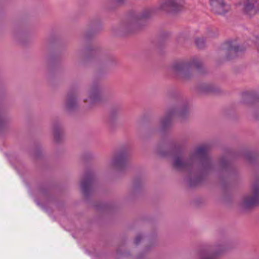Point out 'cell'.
<instances>
[{
	"label": "cell",
	"mask_w": 259,
	"mask_h": 259,
	"mask_svg": "<svg viewBox=\"0 0 259 259\" xmlns=\"http://www.w3.org/2000/svg\"><path fill=\"white\" fill-rule=\"evenodd\" d=\"M242 11L248 17L252 18L258 13V2L257 0H243Z\"/></svg>",
	"instance_id": "cell-15"
},
{
	"label": "cell",
	"mask_w": 259,
	"mask_h": 259,
	"mask_svg": "<svg viewBox=\"0 0 259 259\" xmlns=\"http://www.w3.org/2000/svg\"><path fill=\"white\" fill-rule=\"evenodd\" d=\"M95 174L92 171H88L83 175L80 183L81 193L85 198H89L93 192L94 186H95Z\"/></svg>",
	"instance_id": "cell-11"
},
{
	"label": "cell",
	"mask_w": 259,
	"mask_h": 259,
	"mask_svg": "<svg viewBox=\"0 0 259 259\" xmlns=\"http://www.w3.org/2000/svg\"><path fill=\"white\" fill-rule=\"evenodd\" d=\"M221 170V183L223 192L227 199H231L233 191L238 182V174L234 166L227 159L221 158L220 160Z\"/></svg>",
	"instance_id": "cell-6"
},
{
	"label": "cell",
	"mask_w": 259,
	"mask_h": 259,
	"mask_svg": "<svg viewBox=\"0 0 259 259\" xmlns=\"http://www.w3.org/2000/svg\"><path fill=\"white\" fill-rule=\"evenodd\" d=\"M150 10L132 11L126 13L115 25L113 34L118 37H128L143 31L151 19Z\"/></svg>",
	"instance_id": "cell-4"
},
{
	"label": "cell",
	"mask_w": 259,
	"mask_h": 259,
	"mask_svg": "<svg viewBox=\"0 0 259 259\" xmlns=\"http://www.w3.org/2000/svg\"><path fill=\"white\" fill-rule=\"evenodd\" d=\"M195 45L197 49L200 51H204L207 48V42L204 37L198 36L195 39Z\"/></svg>",
	"instance_id": "cell-23"
},
{
	"label": "cell",
	"mask_w": 259,
	"mask_h": 259,
	"mask_svg": "<svg viewBox=\"0 0 259 259\" xmlns=\"http://www.w3.org/2000/svg\"><path fill=\"white\" fill-rule=\"evenodd\" d=\"M103 28V22L101 19H95L91 21L88 25L84 32V38L88 41L93 40L101 32Z\"/></svg>",
	"instance_id": "cell-12"
},
{
	"label": "cell",
	"mask_w": 259,
	"mask_h": 259,
	"mask_svg": "<svg viewBox=\"0 0 259 259\" xmlns=\"http://www.w3.org/2000/svg\"><path fill=\"white\" fill-rule=\"evenodd\" d=\"M131 160V151L128 145L119 147L113 154L111 160V166L118 172L126 170Z\"/></svg>",
	"instance_id": "cell-8"
},
{
	"label": "cell",
	"mask_w": 259,
	"mask_h": 259,
	"mask_svg": "<svg viewBox=\"0 0 259 259\" xmlns=\"http://www.w3.org/2000/svg\"><path fill=\"white\" fill-rule=\"evenodd\" d=\"M157 238V227L151 218H139L127 228L116 248L120 259H139L145 257L154 248Z\"/></svg>",
	"instance_id": "cell-1"
},
{
	"label": "cell",
	"mask_w": 259,
	"mask_h": 259,
	"mask_svg": "<svg viewBox=\"0 0 259 259\" xmlns=\"http://www.w3.org/2000/svg\"><path fill=\"white\" fill-rule=\"evenodd\" d=\"M241 102L246 106H254L258 102V95L255 91L247 90L241 94Z\"/></svg>",
	"instance_id": "cell-17"
},
{
	"label": "cell",
	"mask_w": 259,
	"mask_h": 259,
	"mask_svg": "<svg viewBox=\"0 0 259 259\" xmlns=\"http://www.w3.org/2000/svg\"><path fill=\"white\" fill-rule=\"evenodd\" d=\"M78 104V92L75 87H72L66 98V107L69 111H74Z\"/></svg>",
	"instance_id": "cell-16"
},
{
	"label": "cell",
	"mask_w": 259,
	"mask_h": 259,
	"mask_svg": "<svg viewBox=\"0 0 259 259\" xmlns=\"http://www.w3.org/2000/svg\"><path fill=\"white\" fill-rule=\"evenodd\" d=\"M245 47L236 39H230L221 44L219 54L225 61H233L241 58L245 54Z\"/></svg>",
	"instance_id": "cell-7"
},
{
	"label": "cell",
	"mask_w": 259,
	"mask_h": 259,
	"mask_svg": "<svg viewBox=\"0 0 259 259\" xmlns=\"http://www.w3.org/2000/svg\"><path fill=\"white\" fill-rule=\"evenodd\" d=\"M192 62V66H193L194 69H195V72L198 73H203L204 72V66L202 62L198 59L193 58L191 60Z\"/></svg>",
	"instance_id": "cell-22"
},
{
	"label": "cell",
	"mask_w": 259,
	"mask_h": 259,
	"mask_svg": "<svg viewBox=\"0 0 259 259\" xmlns=\"http://www.w3.org/2000/svg\"><path fill=\"white\" fill-rule=\"evenodd\" d=\"M210 9L213 14L224 16L230 11V7L226 0H210Z\"/></svg>",
	"instance_id": "cell-13"
},
{
	"label": "cell",
	"mask_w": 259,
	"mask_h": 259,
	"mask_svg": "<svg viewBox=\"0 0 259 259\" xmlns=\"http://www.w3.org/2000/svg\"><path fill=\"white\" fill-rule=\"evenodd\" d=\"M210 168V148L207 145H200L192 154L187 177L188 185L192 188L201 186L208 177Z\"/></svg>",
	"instance_id": "cell-3"
},
{
	"label": "cell",
	"mask_w": 259,
	"mask_h": 259,
	"mask_svg": "<svg viewBox=\"0 0 259 259\" xmlns=\"http://www.w3.org/2000/svg\"><path fill=\"white\" fill-rule=\"evenodd\" d=\"M53 134H54V138L55 139L56 142L60 143L63 141V133L62 130L61 125L59 122H56L54 125V128H53Z\"/></svg>",
	"instance_id": "cell-21"
},
{
	"label": "cell",
	"mask_w": 259,
	"mask_h": 259,
	"mask_svg": "<svg viewBox=\"0 0 259 259\" xmlns=\"http://www.w3.org/2000/svg\"><path fill=\"white\" fill-rule=\"evenodd\" d=\"M12 36L19 48L27 49L32 45L35 37V25L30 13L22 12L13 21Z\"/></svg>",
	"instance_id": "cell-5"
},
{
	"label": "cell",
	"mask_w": 259,
	"mask_h": 259,
	"mask_svg": "<svg viewBox=\"0 0 259 259\" xmlns=\"http://www.w3.org/2000/svg\"><path fill=\"white\" fill-rule=\"evenodd\" d=\"M66 45L64 39L57 31H51L47 37L44 50L45 71L51 86L59 85L65 70Z\"/></svg>",
	"instance_id": "cell-2"
},
{
	"label": "cell",
	"mask_w": 259,
	"mask_h": 259,
	"mask_svg": "<svg viewBox=\"0 0 259 259\" xmlns=\"http://www.w3.org/2000/svg\"><path fill=\"white\" fill-rule=\"evenodd\" d=\"M174 115L175 111L174 110H169L163 116L160 122V130L162 133H166L169 131L174 122Z\"/></svg>",
	"instance_id": "cell-19"
},
{
	"label": "cell",
	"mask_w": 259,
	"mask_h": 259,
	"mask_svg": "<svg viewBox=\"0 0 259 259\" xmlns=\"http://www.w3.org/2000/svg\"><path fill=\"white\" fill-rule=\"evenodd\" d=\"M109 8L114 10L123 5L125 0H107Z\"/></svg>",
	"instance_id": "cell-24"
},
{
	"label": "cell",
	"mask_w": 259,
	"mask_h": 259,
	"mask_svg": "<svg viewBox=\"0 0 259 259\" xmlns=\"http://www.w3.org/2000/svg\"><path fill=\"white\" fill-rule=\"evenodd\" d=\"M177 1H178V0H177Z\"/></svg>",
	"instance_id": "cell-26"
},
{
	"label": "cell",
	"mask_w": 259,
	"mask_h": 259,
	"mask_svg": "<svg viewBox=\"0 0 259 259\" xmlns=\"http://www.w3.org/2000/svg\"><path fill=\"white\" fill-rule=\"evenodd\" d=\"M161 10L169 14H178L183 10V7L177 0H166L162 4Z\"/></svg>",
	"instance_id": "cell-18"
},
{
	"label": "cell",
	"mask_w": 259,
	"mask_h": 259,
	"mask_svg": "<svg viewBox=\"0 0 259 259\" xmlns=\"http://www.w3.org/2000/svg\"><path fill=\"white\" fill-rule=\"evenodd\" d=\"M198 94L202 95H219L223 93L222 90L218 86L210 83H201L196 87Z\"/></svg>",
	"instance_id": "cell-14"
},
{
	"label": "cell",
	"mask_w": 259,
	"mask_h": 259,
	"mask_svg": "<svg viewBox=\"0 0 259 259\" xmlns=\"http://www.w3.org/2000/svg\"><path fill=\"white\" fill-rule=\"evenodd\" d=\"M4 122H3L2 119H1V117H0V131H3V130H4Z\"/></svg>",
	"instance_id": "cell-25"
},
{
	"label": "cell",
	"mask_w": 259,
	"mask_h": 259,
	"mask_svg": "<svg viewBox=\"0 0 259 259\" xmlns=\"http://www.w3.org/2000/svg\"><path fill=\"white\" fill-rule=\"evenodd\" d=\"M101 97V91L100 84L98 82H95L91 91V99L94 103H97L100 101Z\"/></svg>",
	"instance_id": "cell-20"
},
{
	"label": "cell",
	"mask_w": 259,
	"mask_h": 259,
	"mask_svg": "<svg viewBox=\"0 0 259 259\" xmlns=\"http://www.w3.org/2000/svg\"><path fill=\"white\" fill-rule=\"evenodd\" d=\"M258 204V183L256 180L251 192L244 197L242 201V207L245 210H251L255 208Z\"/></svg>",
	"instance_id": "cell-10"
},
{
	"label": "cell",
	"mask_w": 259,
	"mask_h": 259,
	"mask_svg": "<svg viewBox=\"0 0 259 259\" xmlns=\"http://www.w3.org/2000/svg\"><path fill=\"white\" fill-rule=\"evenodd\" d=\"M172 69L174 74L178 77L180 79L188 81L193 77L194 69L192 62L186 61V60H180L175 62L172 64Z\"/></svg>",
	"instance_id": "cell-9"
}]
</instances>
